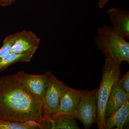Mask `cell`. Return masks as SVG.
Listing matches in <instances>:
<instances>
[{
    "mask_svg": "<svg viewBox=\"0 0 129 129\" xmlns=\"http://www.w3.org/2000/svg\"><path fill=\"white\" fill-rule=\"evenodd\" d=\"M0 119L20 122L33 120L41 125L45 121L43 102L17 74L0 78Z\"/></svg>",
    "mask_w": 129,
    "mask_h": 129,
    "instance_id": "obj_1",
    "label": "cell"
},
{
    "mask_svg": "<svg viewBox=\"0 0 129 129\" xmlns=\"http://www.w3.org/2000/svg\"><path fill=\"white\" fill-rule=\"evenodd\" d=\"M98 50L106 57L129 63V43L112 27L104 25L97 31L94 40Z\"/></svg>",
    "mask_w": 129,
    "mask_h": 129,
    "instance_id": "obj_2",
    "label": "cell"
},
{
    "mask_svg": "<svg viewBox=\"0 0 129 129\" xmlns=\"http://www.w3.org/2000/svg\"><path fill=\"white\" fill-rule=\"evenodd\" d=\"M122 64L109 57H107L105 59L101 82L97 93V111L95 123L99 129H104L106 104L112 87L119 78Z\"/></svg>",
    "mask_w": 129,
    "mask_h": 129,
    "instance_id": "obj_3",
    "label": "cell"
},
{
    "mask_svg": "<svg viewBox=\"0 0 129 129\" xmlns=\"http://www.w3.org/2000/svg\"><path fill=\"white\" fill-rule=\"evenodd\" d=\"M98 89L97 88L93 90H87L81 98L75 112V118L80 120L85 129H89L96 122Z\"/></svg>",
    "mask_w": 129,
    "mask_h": 129,
    "instance_id": "obj_4",
    "label": "cell"
},
{
    "mask_svg": "<svg viewBox=\"0 0 129 129\" xmlns=\"http://www.w3.org/2000/svg\"><path fill=\"white\" fill-rule=\"evenodd\" d=\"M67 85L58 80L50 72L48 85L43 102L45 120L50 119L57 112L61 97Z\"/></svg>",
    "mask_w": 129,
    "mask_h": 129,
    "instance_id": "obj_5",
    "label": "cell"
},
{
    "mask_svg": "<svg viewBox=\"0 0 129 129\" xmlns=\"http://www.w3.org/2000/svg\"><path fill=\"white\" fill-rule=\"evenodd\" d=\"M50 72L33 75L22 71L18 72L17 74L31 92L43 102L49 82Z\"/></svg>",
    "mask_w": 129,
    "mask_h": 129,
    "instance_id": "obj_6",
    "label": "cell"
},
{
    "mask_svg": "<svg viewBox=\"0 0 129 129\" xmlns=\"http://www.w3.org/2000/svg\"><path fill=\"white\" fill-rule=\"evenodd\" d=\"M86 90L75 89L67 85L61 97L57 112L55 114H68L75 118L81 98Z\"/></svg>",
    "mask_w": 129,
    "mask_h": 129,
    "instance_id": "obj_7",
    "label": "cell"
},
{
    "mask_svg": "<svg viewBox=\"0 0 129 129\" xmlns=\"http://www.w3.org/2000/svg\"><path fill=\"white\" fill-rule=\"evenodd\" d=\"M40 41V39L32 31L22 30L17 32L11 52L21 53L36 51Z\"/></svg>",
    "mask_w": 129,
    "mask_h": 129,
    "instance_id": "obj_8",
    "label": "cell"
},
{
    "mask_svg": "<svg viewBox=\"0 0 129 129\" xmlns=\"http://www.w3.org/2000/svg\"><path fill=\"white\" fill-rule=\"evenodd\" d=\"M112 27L125 39H129V12L112 8L108 11Z\"/></svg>",
    "mask_w": 129,
    "mask_h": 129,
    "instance_id": "obj_9",
    "label": "cell"
},
{
    "mask_svg": "<svg viewBox=\"0 0 129 129\" xmlns=\"http://www.w3.org/2000/svg\"><path fill=\"white\" fill-rule=\"evenodd\" d=\"M117 82L114 83L111 89L106 104L105 119L111 116L129 100V94L118 86Z\"/></svg>",
    "mask_w": 129,
    "mask_h": 129,
    "instance_id": "obj_10",
    "label": "cell"
},
{
    "mask_svg": "<svg viewBox=\"0 0 129 129\" xmlns=\"http://www.w3.org/2000/svg\"><path fill=\"white\" fill-rule=\"evenodd\" d=\"M129 102L123 105L104 120V129H112L116 126L117 129L126 128L129 125Z\"/></svg>",
    "mask_w": 129,
    "mask_h": 129,
    "instance_id": "obj_11",
    "label": "cell"
},
{
    "mask_svg": "<svg viewBox=\"0 0 129 129\" xmlns=\"http://www.w3.org/2000/svg\"><path fill=\"white\" fill-rule=\"evenodd\" d=\"M42 129H79L74 118L67 114H55L42 126Z\"/></svg>",
    "mask_w": 129,
    "mask_h": 129,
    "instance_id": "obj_12",
    "label": "cell"
},
{
    "mask_svg": "<svg viewBox=\"0 0 129 129\" xmlns=\"http://www.w3.org/2000/svg\"><path fill=\"white\" fill-rule=\"evenodd\" d=\"M36 51L24 53L11 52L7 55L0 58V72L3 71L11 65L19 62H29Z\"/></svg>",
    "mask_w": 129,
    "mask_h": 129,
    "instance_id": "obj_13",
    "label": "cell"
},
{
    "mask_svg": "<svg viewBox=\"0 0 129 129\" xmlns=\"http://www.w3.org/2000/svg\"><path fill=\"white\" fill-rule=\"evenodd\" d=\"M42 129L40 123L33 120L20 122L0 119V129Z\"/></svg>",
    "mask_w": 129,
    "mask_h": 129,
    "instance_id": "obj_14",
    "label": "cell"
},
{
    "mask_svg": "<svg viewBox=\"0 0 129 129\" xmlns=\"http://www.w3.org/2000/svg\"><path fill=\"white\" fill-rule=\"evenodd\" d=\"M15 38L16 33L8 36L3 41L2 46L0 49V58L12 52Z\"/></svg>",
    "mask_w": 129,
    "mask_h": 129,
    "instance_id": "obj_15",
    "label": "cell"
},
{
    "mask_svg": "<svg viewBox=\"0 0 129 129\" xmlns=\"http://www.w3.org/2000/svg\"><path fill=\"white\" fill-rule=\"evenodd\" d=\"M118 86L127 94H129V71L119 79L117 82Z\"/></svg>",
    "mask_w": 129,
    "mask_h": 129,
    "instance_id": "obj_16",
    "label": "cell"
},
{
    "mask_svg": "<svg viewBox=\"0 0 129 129\" xmlns=\"http://www.w3.org/2000/svg\"><path fill=\"white\" fill-rule=\"evenodd\" d=\"M16 0H0V5L2 6H6L11 5Z\"/></svg>",
    "mask_w": 129,
    "mask_h": 129,
    "instance_id": "obj_17",
    "label": "cell"
},
{
    "mask_svg": "<svg viewBox=\"0 0 129 129\" xmlns=\"http://www.w3.org/2000/svg\"><path fill=\"white\" fill-rule=\"evenodd\" d=\"M109 0H98V6L99 8H102Z\"/></svg>",
    "mask_w": 129,
    "mask_h": 129,
    "instance_id": "obj_18",
    "label": "cell"
},
{
    "mask_svg": "<svg viewBox=\"0 0 129 129\" xmlns=\"http://www.w3.org/2000/svg\"><path fill=\"white\" fill-rule=\"evenodd\" d=\"M109 1H110V0H109Z\"/></svg>",
    "mask_w": 129,
    "mask_h": 129,
    "instance_id": "obj_19",
    "label": "cell"
}]
</instances>
